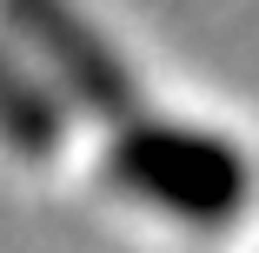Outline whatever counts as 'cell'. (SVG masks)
I'll use <instances>...</instances> for the list:
<instances>
[{
    "instance_id": "cell-3",
    "label": "cell",
    "mask_w": 259,
    "mask_h": 253,
    "mask_svg": "<svg viewBox=\"0 0 259 253\" xmlns=\"http://www.w3.org/2000/svg\"><path fill=\"white\" fill-rule=\"evenodd\" d=\"M67 133V107L14 47H0V140L27 160H54Z\"/></svg>"
},
{
    "instance_id": "cell-1",
    "label": "cell",
    "mask_w": 259,
    "mask_h": 253,
    "mask_svg": "<svg viewBox=\"0 0 259 253\" xmlns=\"http://www.w3.org/2000/svg\"><path fill=\"white\" fill-rule=\"evenodd\" d=\"M107 173L186 227H233L252 200V167L233 140L173 120H126L107 140Z\"/></svg>"
},
{
    "instance_id": "cell-2",
    "label": "cell",
    "mask_w": 259,
    "mask_h": 253,
    "mask_svg": "<svg viewBox=\"0 0 259 253\" xmlns=\"http://www.w3.org/2000/svg\"><path fill=\"white\" fill-rule=\"evenodd\" d=\"M14 40L27 54H40V67L54 74V87L67 93L73 114H93L107 127L140 120V80L120 60V47L100 33L73 0H0Z\"/></svg>"
}]
</instances>
